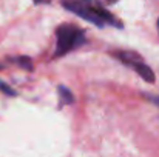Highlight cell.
Wrapping results in <instances>:
<instances>
[{
    "label": "cell",
    "instance_id": "obj_6",
    "mask_svg": "<svg viewBox=\"0 0 159 157\" xmlns=\"http://www.w3.org/2000/svg\"><path fill=\"white\" fill-rule=\"evenodd\" d=\"M14 60H16V63H17L19 66H22V68H25V69H28V71L33 69V63H31V59H30V57L22 55V57H17V59H14Z\"/></svg>",
    "mask_w": 159,
    "mask_h": 157
},
{
    "label": "cell",
    "instance_id": "obj_4",
    "mask_svg": "<svg viewBox=\"0 0 159 157\" xmlns=\"http://www.w3.org/2000/svg\"><path fill=\"white\" fill-rule=\"evenodd\" d=\"M133 69H134L145 82H148V83H153V82H155V72H153V69H152L147 63L139 62V63H136V65L133 66Z\"/></svg>",
    "mask_w": 159,
    "mask_h": 157
},
{
    "label": "cell",
    "instance_id": "obj_3",
    "mask_svg": "<svg viewBox=\"0 0 159 157\" xmlns=\"http://www.w3.org/2000/svg\"><path fill=\"white\" fill-rule=\"evenodd\" d=\"M114 57L119 59L122 63L131 66V68H133L136 63L142 62V57H141L138 52H133V51H116L114 52Z\"/></svg>",
    "mask_w": 159,
    "mask_h": 157
},
{
    "label": "cell",
    "instance_id": "obj_7",
    "mask_svg": "<svg viewBox=\"0 0 159 157\" xmlns=\"http://www.w3.org/2000/svg\"><path fill=\"white\" fill-rule=\"evenodd\" d=\"M0 91H3L6 96H9V97H14L16 96V91L11 88V86H8L5 82H0Z\"/></svg>",
    "mask_w": 159,
    "mask_h": 157
},
{
    "label": "cell",
    "instance_id": "obj_8",
    "mask_svg": "<svg viewBox=\"0 0 159 157\" xmlns=\"http://www.w3.org/2000/svg\"><path fill=\"white\" fill-rule=\"evenodd\" d=\"M148 99H150L153 103H156L159 106V96H148Z\"/></svg>",
    "mask_w": 159,
    "mask_h": 157
},
{
    "label": "cell",
    "instance_id": "obj_1",
    "mask_svg": "<svg viewBox=\"0 0 159 157\" xmlns=\"http://www.w3.org/2000/svg\"><path fill=\"white\" fill-rule=\"evenodd\" d=\"M62 6L96 26L102 28L105 25H111L114 28H122L120 20L116 19L98 0H62Z\"/></svg>",
    "mask_w": 159,
    "mask_h": 157
},
{
    "label": "cell",
    "instance_id": "obj_2",
    "mask_svg": "<svg viewBox=\"0 0 159 157\" xmlns=\"http://www.w3.org/2000/svg\"><path fill=\"white\" fill-rule=\"evenodd\" d=\"M56 57L65 55L70 51L79 48L80 45L85 43V33L84 29H80L79 26L73 25V23H63L56 29Z\"/></svg>",
    "mask_w": 159,
    "mask_h": 157
},
{
    "label": "cell",
    "instance_id": "obj_9",
    "mask_svg": "<svg viewBox=\"0 0 159 157\" xmlns=\"http://www.w3.org/2000/svg\"><path fill=\"white\" fill-rule=\"evenodd\" d=\"M107 2H108V3H116L117 0H107Z\"/></svg>",
    "mask_w": 159,
    "mask_h": 157
},
{
    "label": "cell",
    "instance_id": "obj_5",
    "mask_svg": "<svg viewBox=\"0 0 159 157\" xmlns=\"http://www.w3.org/2000/svg\"><path fill=\"white\" fill-rule=\"evenodd\" d=\"M57 93H59V100H60V105L74 103V96H73V93H71L66 86L59 85V86H57Z\"/></svg>",
    "mask_w": 159,
    "mask_h": 157
},
{
    "label": "cell",
    "instance_id": "obj_10",
    "mask_svg": "<svg viewBox=\"0 0 159 157\" xmlns=\"http://www.w3.org/2000/svg\"><path fill=\"white\" fill-rule=\"evenodd\" d=\"M40 2H43V0H34V3H40Z\"/></svg>",
    "mask_w": 159,
    "mask_h": 157
},
{
    "label": "cell",
    "instance_id": "obj_11",
    "mask_svg": "<svg viewBox=\"0 0 159 157\" xmlns=\"http://www.w3.org/2000/svg\"><path fill=\"white\" fill-rule=\"evenodd\" d=\"M158 33H159V19H158Z\"/></svg>",
    "mask_w": 159,
    "mask_h": 157
}]
</instances>
